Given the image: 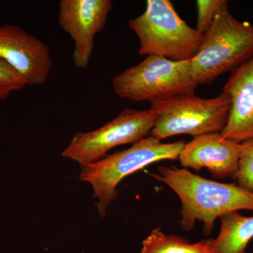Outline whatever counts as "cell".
Listing matches in <instances>:
<instances>
[{
  "label": "cell",
  "mask_w": 253,
  "mask_h": 253,
  "mask_svg": "<svg viewBox=\"0 0 253 253\" xmlns=\"http://www.w3.org/2000/svg\"><path fill=\"white\" fill-rule=\"evenodd\" d=\"M231 105L230 97L224 91L212 99L186 95L153 103L150 109L158 117L151 136L161 141L179 134L196 137L220 133L227 123Z\"/></svg>",
  "instance_id": "6"
},
{
  "label": "cell",
  "mask_w": 253,
  "mask_h": 253,
  "mask_svg": "<svg viewBox=\"0 0 253 253\" xmlns=\"http://www.w3.org/2000/svg\"><path fill=\"white\" fill-rule=\"evenodd\" d=\"M111 0H61L59 26L74 42L73 61L84 69L89 66L95 37L102 31L113 9Z\"/></svg>",
  "instance_id": "8"
},
{
  "label": "cell",
  "mask_w": 253,
  "mask_h": 253,
  "mask_svg": "<svg viewBox=\"0 0 253 253\" xmlns=\"http://www.w3.org/2000/svg\"><path fill=\"white\" fill-rule=\"evenodd\" d=\"M158 171L151 176L169 186L181 200L184 231L191 230L201 221L205 234L210 235L217 218L234 211H253V194L238 184L210 180L186 168L160 166Z\"/></svg>",
  "instance_id": "1"
},
{
  "label": "cell",
  "mask_w": 253,
  "mask_h": 253,
  "mask_svg": "<svg viewBox=\"0 0 253 253\" xmlns=\"http://www.w3.org/2000/svg\"><path fill=\"white\" fill-rule=\"evenodd\" d=\"M112 86L120 98L153 104L194 95L199 85L191 74V60L174 61L147 56L142 62L115 76Z\"/></svg>",
  "instance_id": "5"
},
{
  "label": "cell",
  "mask_w": 253,
  "mask_h": 253,
  "mask_svg": "<svg viewBox=\"0 0 253 253\" xmlns=\"http://www.w3.org/2000/svg\"><path fill=\"white\" fill-rule=\"evenodd\" d=\"M28 86L24 77L9 63L0 58V101L6 99L11 93Z\"/></svg>",
  "instance_id": "15"
},
{
  "label": "cell",
  "mask_w": 253,
  "mask_h": 253,
  "mask_svg": "<svg viewBox=\"0 0 253 253\" xmlns=\"http://www.w3.org/2000/svg\"><path fill=\"white\" fill-rule=\"evenodd\" d=\"M185 144L184 141L162 143L152 136H146L129 149L81 166L80 179L92 186L100 216H106L108 208L117 197L116 188L125 178L153 163L179 159Z\"/></svg>",
  "instance_id": "3"
},
{
  "label": "cell",
  "mask_w": 253,
  "mask_h": 253,
  "mask_svg": "<svg viewBox=\"0 0 253 253\" xmlns=\"http://www.w3.org/2000/svg\"><path fill=\"white\" fill-rule=\"evenodd\" d=\"M0 58L21 73L30 86L44 84L53 67L49 46L16 25L0 24Z\"/></svg>",
  "instance_id": "9"
},
{
  "label": "cell",
  "mask_w": 253,
  "mask_h": 253,
  "mask_svg": "<svg viewBox=\"0 0 253 253\" xmlns=\"http://www.w3.org/2000/svg\"><path fill=\"white\" fill-rule=\"evenodd\" d=\"M220 221L219 235L211 239V253H247L253 239V216L234 211L221 216Z\"/></svg>",
  "instance_id": "12"
},
{
  "label": "cell",
  "mask_w": 253,
  "mask_h": 253,
  "mask_svg": "<svg viewBox=\"0 0 253 253\" xmlns=\"http://www.w3.org/2000/svg\"><path fill=\"white\" fill-rule=\"evenodd\" d=\"M253 56V25L236 19L225 1L191 60V74L198 85L211 84L224 73L235 71Z\"/></svg>",
  "instance_id": "2"
},
{
  "label": "cell",
  "mask_w": 253,
  "mask_h": 253,
  "mask_svg": "<svg viewBox=\"0 0 253 253\" xmlns=\"http://www.w3.org/2000/svg\"><path fill=\"white\" fill-rule=\"evenodd\" d=\"M222 91L231 105L221 136L239 143L253 139V56L231 73Z\"/></svg>",
  "instance_id": "11"
},
{
  "label": "cell",
  "mask_w": 253,
  "mask_h": 253,
  "mask_svg": "<svg viewBox=\"0 0 253 253\" xmlns=\"http://www.w3.org/2000/svg\"></svg>",
  "instance_id": "17"
},
{
  "label": "cell",
  "mask_w": 253,
  "mask_h": 253,
  "mask_svg": "<svg viewBox=\"0 0 253 253\" xmlns=\"http://www.w3.org/2000/svg\"><path fill=\"white\" fill-rule=\"evenodd\" d=\"M141 253H211V239L191 244L180 236L166 235L157 227L143 241Z\"/></svg>",
  "instance_id": "13"
},
{
  "label": "cell",
  "mask_w": 253,
  "mask_h": 253,
  "mask_svg": "<svg viewBox=\"0 0 253 253\" xmlns=\"http://www.w3.org/2000/svg\"><path fill=\"white\" fill-rule=\"evenodd\" d=\"M128 27L139 39L141 56H161L174 61L192 59L204 39L168 0H148L144 12L129 20Z\"/></svg>",
  "instance_id": "4"
},
{
  "label": "cell",
  "mask_w": 253,
  "mask_h": 253,
  "mask_svg": "<svg viewBox=\"0 0 253 253\" xmlns=\"http://www.w3.org/2000/svg\"><path fill=\"white\" fill-rule=\"evenodd\" d=\"M226 0H198L196 1L197 10V23L196 28L198 31L204 36L207 33L214 16Z\"/></svg>",
  "instance_id": "16"
},
{
  "label": "cell",
  "mask_w": 253,
  "mask_h": 253,
  "mask_svg": "<svg viewBox=\"0 0 253 253\" xmlns=\"http://www.w3.org/2000/svg\"><path fill=\"white\" fill-rule=\"evenodd\" d=\"M234 180L240 187L253 194V139L241 143L239 168Z\"/></svg>",
  "instance_id": "14"
},
{
  "label": "cell",
  "mask_w": 253,
  "mask_h": 253,
  "mask_svg": "<svg viewBox=\"0 0 253 253\" xmlns=\"http://www.w3.org/2000/svg\"><path fill=\"white\" fill-rule=\"evenodd\" d=\"M157 117L151 109H124L94 131L75 133L61 156L81 166L96 162L116 146L135 144L146 137L154 128Z\"/></svg>",
  "instance_id": "7"
},
{
  "label": "cell",
  "mask_w": 253,
  "mask_h": 253,
  "mask_svg": "<svg viewBox=\"0 0 253 253\" xmlns=\"http://www.w3.org/2000/svg\"><path fill=\"white\" fill-rule=\"evenodd\" d=\"M241 143L226 139L220 133L193 138L184 146L179 160L184 168L209 170L213 177L235 179L239 168Z\"/></svg>",
  "instance_id": "10"
}]
</instances>
